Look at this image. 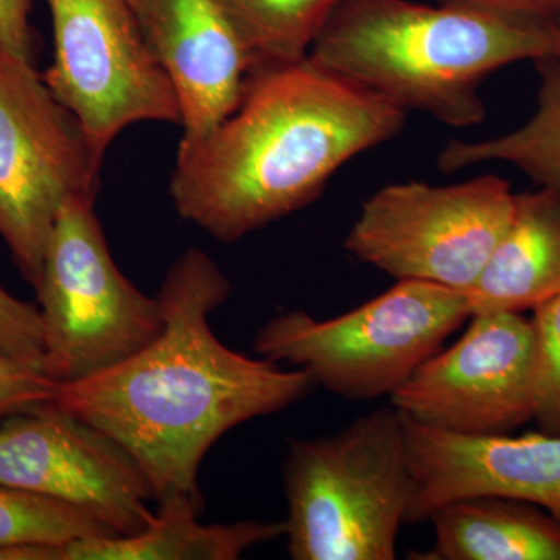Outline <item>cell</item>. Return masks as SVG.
<instances>
[{
	"instance_id": "6da1fadb",
	"label": "cell",
	"mask_w": 560,
	"mask_h": 560,
	"mask_svg": "<svg viewBox=\"0 0 560 560\" xmlns=\"http://www.w3.org/2000/svg\"><path fill=\"white\" fill-rule=\"evenodd\" d=\"M230 294L219 265L187 249L156 294L161 334L109 370L58 385L51 401L119 445L154 500L179 493L202 504V459L220 438L285 410L316 386L307 371L245 355L217 338L209 318Z\"/></svg>"
},
{
	"instance_id": "7a4b0ae2",
	"label": "cell",
	"mask_w": 560,
	"mask_h": 560,
	"mask_svg": "<svg viewBox=\"0 0 560 560\" xmlns=\"http://www.w3.org/2000/svg\"><path fill=\"white\" fill-rule=\"evenodd\" d=\"M405 116L308 58L253 70L237 108L178 147L173 206L217 241H241L315 201L346 162L399 135Z\"/></svg>"
},
{
	"instance_id": "3957f363",
	"label": "cell",
	"mask_w": 560,
	"mask_h": 560,
	"mask_svg": "<svg viewBox=\"0 0 560 560\" xmlns=\"http://www.w3.org/2000/svg\"><path fill=\"white\" fill-rule=\"evenodd\" d=\"M560 50V20L411 0H341L307 58L397 108L456 128L486 117L482 80Z\"/></svg>"
},
{
	"instance_id": "277c9868",
	"label": "cell",
	"mask_w": 560,
	"mask_h": 560,
	"mask_svg": "<svg viewBox=\"0 0 560 560\" xmlns=\"http://www.w3.org/2000/svg\"><path fill=\"white\" fill-rule=\"evenodd\" d=\"M282 482L291 559H396L411 495L404 418L389 405L331 436L291 441Z\"/></svg>"
},
{
	"instance_id": "5b68a950",
	"label": "cell",
	"mask_w": 560,
	"mask_h": 560,
	"mask_svg": "<svg viewBox=\"0 0 560 560\" xmlns=\"http://www.w3.org/2000/svg\"><path fill=\"white\" fill-rule=\"evenodd\" d=\"M471 318L469 296L422 280H397L345 315L280 313L260 327L254 350L307 371L315 385L350 400L390 397L442 342Z\"/></svg>"
},
{
	"instance_id": "8992f818",
	"label": "cell",
	"mask_w": 560,
	"mask_h": 560,
	"mask_svg": "<svg viewBox=\"0 0 560 560\" xmlns=\"http://www.w3.org/2000/svg\"><path fill=\"white\" fill-rule=\"evenodd\" d=\"M43 372L58 385L92 377L135 355L164 329L147 296L113 259L95 201H69L51 232L38 285Z\"/></svg>"
},
{
	"instance_id": "52a82bcc",
	"label": "cell",
	"mask_w": 560,
	"mask_h": 560,
	"mask_svg": "<svg viewBox=\"0 0 560 560\" xmlns=\"http://www.w3.org/2000/svg\"><path fill=\"white\" fill-rule=\"evenodd\" d=\"M102 164L32 61L0 47V237L33 289L61 209L97 201Z\"/></svg>"
},
{
	"instance_id": "ba28073f",
	"label": "cell",
	"mask_w": 560,
	"mask_h": 560,
	"mask_svg": "<svg viewBox=\"0 0 560 560\" xmlns=\"http://www.w3.org/2000/svg\"><path fill=\"white\" fill-rule=\"evenodd\" d=\"M510 183L482 175L453 186L390 184L364 202L345 246L397 280L467 293L514 208Z\"/></svg>"
},
{
	"instance_id": "9c48e42d",
	"label": "cell",
	"mask_w": 560,
	"mask_h": 560,
	"mask_svg": "<svg viewBox=\"0 0 560 560\" xmlns=\"http://www.w3.org/2000/svg\"><path fill=\"white\" fill-rule=\"evenodd\" d=\"M54 25L47 86L105 158L142 121L179 125L178 97L154 58L130 0H44Z\"/></svg>"
},
{
	"instance_id": "30bf717a",
	"label": "cell",
	"mask_w": 560,
	"mask_h": 560,
	"mask_svg": "<svg viewBox=\"0 0 560 560\" xmlns=\"http://www.w3.org/2000/svg\"><path fill=\"white\" fill-rule=\"evenodd\" d=\"M536 337L523 313H481L389 397L405 418L464 436L510 434L533 420Z\"/></svg>"
},
{
	"instance_id": "8fae6325",
	"label": "cell",
	"mask_w": 560,
	"mask_h": 560,
	"mask_svg": "<svg viewBox=\"0 0 560 560\" xmlns=\"http://www.w3.org/2000/svg\"><path fill=\"white\" fill-rule=\"evenodd\" d=\"M0 485L80 508L116 536L139 533L154 515L135 460L51 401L0 425Z\"/></svg>"
},
{
	"instance_id": "7c38bea8",
	"label": "cell",
	"mask_w": 560,
	"mask_h": 560,
	"mask_svg": "<svg viewBox=\"0 0 560 560\" xmlns=\"http://www.w3.org/2000/svg\"><path fill=\"white\" fill-rule=\"evenodd\" d=\"M401 418L411 474L407 525L475 495L526 501L560 521V434L464 436Z\"/></svg>"
},
{
	"instance_id": "4fadbf2b",
	"label": "cell",
	"mask_w": 560,
	"mask_h": 560,
	"mask_svg": "<svg viewBox=\"0 0 560 560\" xmlns=\"http://www.w3.org/2000/svg\"><path fill=\"white\" fill-rule=\"evenodd\" d=\"M180 109L179 147L237 108L253 72L249 51L217 0H130Z\"/></svg>"
},
{
	"instance_id": "5bb4252c",
	"label": "cell",
	"mask_w": 560,
	"mask_h": 560,
	"mask_svg": "<svg viewBox=\"0 0 560 560\" xmlns=\"http://www.w3.org/2000/svg\"><path fill=\"white\" fill-rule=\"evenodd\" d=\"M471 316L523 313L560 296V191L515 194L503 234L467 291Z\"/></svg>"
},
{
	"instance_id": "9a60e30c",
	"label": "cell",
	"mask_w": 560,
	"mask_h": 560,
	"mask_svg": "<svg viewBox=\"0 0 560 560\" xmlns=\"http://www.w3.org/2000/svg\"><path fill=\"white\" fill-rule=\"evenodd\" d=\"M149 525L131 536L94 537L65 547V560H237L250 548L282 539L283 522H200L202 504L179 493L162 497Z\"/></svg>"
},
{
	"instance_id": "2e32d148",
	"label": "cell",
	"mask_w": 560,
	"mask_h": 560,
	"mask_svg": "<svg viewBox=\"0 0 560 560\" xmlns=\"http://www.w3.org/2000/svg\"><path fill=\"white\" fill-rule=\"evenodd\" d=\"M433 547L420 560H560V521L526 501L475 495L429 517Z\"/></svg>"
},
{
	"instance_id": "e0dca14e",
	"label": "cell",
	"mask_w": 560,
	"mask_h": 560,
	"mask_svg": "<svg viewBox=\"0 0 560 560\" xmlns=\"http://www.w3.org/2000/svg\"><path fill=\"white\" fill-rule=\"evenodd\" d=\"M533 65L540 77L533 116L499 138L451 140L438 158L440 171L455 173L485 162H506L540 186L560 191V50Z\"/></svg>"
},
{
	"instance_id": "ac0fdd59",
	"label": "cell",
	"mask_w": 560,
	"mask_h": 560,
	"mask_svg": "<svg viewBox=\"0 0 560 560\" xmlns=\"http://www.w3.org/2000/svg\"><path fill=\"white\" fill-rule=\"evenodd\" d=\"M241 36L253 70L307 58L341 0H217Z\"/></svg>"
},
{
	"instance_id": "d6986e66",
	"label": "cell",
	"mask_w": 560,
	"mask_h": 560,
	"mask_svg": "<svg viewBox=\"0 0 560 560\" xmlns=\"http://www.w3.org/2000/svg\"><path fill=\"white\" fill-rule=\"evenodd\" d=\"M116 534L90 512L47 497L0 485V545L72 541Z\"/></svg>"
},
{
	"instance_id": "ffe728a7",
	"label": "cell",
	"mask_w": 560,
	"mask_h": 560,
	"mask_svg": "<svg viewBox=\"0 0 560 560\" xmlns=\"http://www.w3.org/2000/svg\"><path fill=\"white\" fill-rule=\"evenodd\" d=\"M536 337L534 422L544 433L560 434V296L533 311Z\"/></svg>"
},
{
	"instance_id": "44dd1931",
	"label": "cell",
	"mask_w": 560,
	"mask_h": 560,
	"mask_svg": "<svg viewBox=\"0 0 560 560\" xmlns=\"http://www.w3.org/2000/svg\"><path fill=\"white\" fill-rule=\"evenodd\" d=\"M0 350L43 372L44 334L39 308L0 285ZM44 374V372H43Z\"/></svg>"
},
{
	"instance_id": "7402d4cb",
	"label": "cell",
	"mask_w": 560,
	"mask_h": 560,
	"mask_svg": "<svg viewBox=\"0 0 560 560\" xmlns=\"http://www.w3.org/2000/svg\"><path fill=\"white\" fill-rule=\"evenodd\" d=\"M58 383L0 350V419L54 401Z\"/></svg>"
},
{
	"instance_id": "603a6c76",
	"label": "cell",
	"mask_w": 560,
	"mask_h": 560,
	"mask_svg": "<svg viewBox=\"0 0 560 560\" xmlns=\"http://www.w3.org/2000/svg\"><path fill=\"white\" fill-rule=\"evenodd\" d=\"M32 0H0V47L32 61Z\"/></svg>"
},
{
	"instance_id": "cb8c5ba5",
	"label": "cell",
	"mask_w": 560,
	"mask_h": 560,
	"mask_svg": "<svg viewBox=\"0 0 560 560\" xmlns=\"http://www.w3.org/2000/svg\"><path fill=\"white\" fill-rule=\"evenodd\" d=\"M440 2L521 14V16L560 20V0H440Z\"/></svg>"
}]
</instances>
